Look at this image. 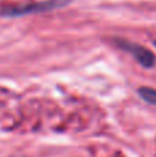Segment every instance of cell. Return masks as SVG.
<instances>
[{"label":"cell","mask_w":156,"mask_h":157,"mask_svg":"<svg viewBox=\"0 0 156 157\" xmlns=\"http://www.w3.org/2000/svg\"><path fill=\"white\" fill-rule=\"evenodd\" d=\"M65 2H58V0H50L43 3H33V4H24V6H7V7L0 8V14L6 17H21L26 14H36L43 13V11L53 10L54 7L64 6Z\"/></svg>","instance_id":"6da1fadb"},{"label":"cell","mask_w":156,"mask_h":157,"mask_svg":"<svg viewBox=\"0 0 156 157\" xmlns=\"http://www.w3.org/2000/svg\"><path fill=\"white\" fill-rule=\"evenodd\" d=\"M118 41V46H120L122 48H124L126 51L131 52V55L141 63L142 66L145 68H152L155 63V55L152 54L149 50L144 48L141 46H137V44H133V43H127L124 40H116Z\"/></svg>","instance_id":"7a4b0ae2"},{"label":"cell","mask_w":156,"mask_h":157,"mask_svg":"<svg viewBox=\"0 0 156 157\" xmlns=\"http://www.w3.org/2000/svg\"><path fill=\"white\" fill-rule=\"evenodd\" d=\"M138 94L144 101H146L151 105H156V90L149 88V87H141L138 90Z\"/></svg>","instance_id":"3957f363"}]
</instances>
